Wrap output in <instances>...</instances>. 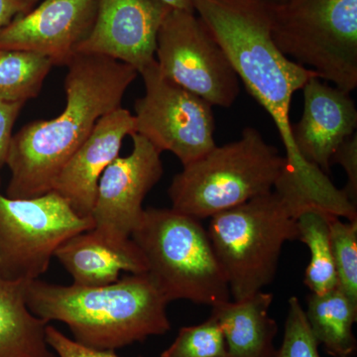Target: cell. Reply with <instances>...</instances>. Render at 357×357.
<instances>
[{
    "mask_svg": "<svg viewBox=\"0 0 357 357\" xmlns=\"http://www.w3.org/2000/svg\"><path fill=\"white\" fill-rule=\"evenodd\" d=\"M194 10L222 46L248 93L274 121L285 147L289 177L312 201L332 203L338 190L328 175L297 153L290 121L293 96L318 76L284 55L274 43L270 1L194 0Z\"/></svg>",
    "mask_w": 357,
    "mask_h": 357,
    "instance_id": "6da1fadb",
    "label": "cell"
},
{
    "mask_svg": "<svg viewBox=\"0 0 357 357\" xmlns=\"http://www.w3.org/2000/svg\"><path fill=\"white\" fill-rule=\"evenodd\" d=\"M67 68L64 110L13 134L6 162L11 173L8 198H37L51 192L61 169L98 121L121 107L124 93L138 75L131 66L93 54H75Z\"/></svg>",
    "mask_w": 357,
    "mask_h": 357,
    "instance_id": "7a4b0ae2",
    "label": "cell"
},
{
    "mask_svg": "<svg viewBox=\"0 0 357 357\" xmlns=\"http://www.w3.org/2000/svg\"><path fill=\"white\" fill-rule=\"evenodd\" d=\"M25 299L35 316L66 324L77 342L91 349L116 351L171 330L169 303L147 273L100 287L36 279L28 282Z\"/></svg>",
    "mask_w": 357,
    "mask_h": 357,
    "instance_id": "3957f363",
    "label": "cell"
},
{
    "mask_svg": "<svg viewBox=\"0 0 357 357\" xmlns=\"http://www.w3.org/2000/svg\"><path fill=\"white\" fill-rule=\"evenodd\" d=\"M312 206L294 190L276 185L211 218L206 231L234 301L273 282L284 244L298 241V218Z\"/></svg>",
    "mask_w": 357,
    "mask_h": 357,
    "instance_id": "277c9868",
    "label": "cell"
},
{
    "mask_svg": "<svg viewBox=\"0 0 357 357\" xmlns=\"http://www.w3.org/2000/svg\"><path fill=\"white\" fill-rule=\"evenodd\" d=\"M131 239L167 302L188 300L213 307L230 301L227 276L198 218L172 208H146Z\"/></svg>",
    "mask_w": 357,
    "mask_h": 357,
    "instance_id": "5b68a950",
    "label": "cell"
},
{
    "mask_svg": "<svg viewBox=\"0 0 357 357\" xmlns=\"http://www.w3.org/2000/svg\"><path fill=\"white\" fill-rule=\"evenodd\" d=\"M287 168L257 129L184 166L168 189L172 208L202 220L271 192Z\"/></svg>",
    "mask_w": 357,
    "mask_h": 357,
    "instance_id": "8992f818",
    "label": "cell"
},
{
    "mask_svg": "<svg viewBox=\"0 0 357 357\" xmlns=\"http://www.w3.org/2000/svg\"><path fill=\"white\" fill-rule=\"evenodd\" d=\"M274 43L321 79L357 88V0L270 2Z\"/></svg>",
    "mask_w": 357,
    "mask_h": 357,
    "instance_id": "52a82bcc",
    "label": "cell"
},
{
    "mask_svg": "<svg viewBox=\"0 0 357 357\" xmlns=\"http://www.w3.org/2000/svg\"><path fill=\"white\" fill-rule=\"evenodd\" d=\"M93 227V218L79 217L57 192L13 199L0 192V274L9 280H36L61 244Z\"/></svg>",
    "mask_w": 357,
    "mask_h": 357,
    "instance_id": "ba28073f",
    "label": "cell"
},
{
    "mask_svg": "<svg viewBox=\"0 0 357 357\" xmlns=\"http://www.w3.org/2000/svg\"><path fill=\"white\" fill-rule=\"evenodd\" d=\"M155 60L162 76L211 107H230L236 102L238 77L196 13L169 11L160 27Z\"/></svg>",
    "mask_w": 357,
    "mask_h": 357,
    "instance_id": "9c48e42d",
    "label": "cell"
},
{
    "mask_svg": "<svg viewBox=\"0 0 357 357\" xmlns=\"http://www.w3.org/2000/svg\"><path fill=\"white\" fill-rule=\"evenodd\" d=\"M139 74L145 93L134 105V133L146 138L161 153L175 155L183 167L217 146L210 103L162 76L156 60Z\"/></svg>",
    "mask_w": 357,
    "mask_h": 357,
    "instance_id": "30bf717a",
    "label": "cell"
},
{
    "mask_svg": "<svg viewBox=\"0 0 357 357\" xmlns=\"http://www.w3.org/2000/svg\"><path fill=\"white\" fill-rule=\"evenodd\" d=\"M133 149L117 157L98 182L91 211L93 234L112 248L132 243V232L142 218L143 201L164 174L161 152L143 136L131 134Z\"/></svg>",
    "mask_w": 357,
    "mask_h": 357,
    "instance_id": "8fae6325",
    "label": "cell"
},
{
    "mask_svg": "<svg viewBox=\"0 0 357 357\" xmlns=\"http://www.w3.org/2000/svg\"><path fill=\"white\" fill-rule=\"evenodd\" d=\"M171 9L159 0H98L93 27L76 53L112 58L139 74L155 61L160 27Z\"/></svg>",
    "mask_w": 357,
    "mask_h": 357,
    "instance_id": "7c38bea8",
    "label": "cell"
},
{
    "mask_svg": "<svg viewBox=\"0 0 357 357\" xmlns=\"http://www.w3.org/2000/svg\"><path fill=\"white\" fill-rule=\"evenodd\" d=\"M98 0H44L0 30V49L27 51L67 66L95 21Z\"/></svg>",
    "mask_w": 357,
    "mask_h": 357,
    "instance_id": "4fadbf2b",
    "label": "cell"
},
{
    "mask_svg": "<svg viewBox=\"0 0 357 357\" xmlns=\"http://www.w3.org/2000/svg\"><path fill=\"white\" fill-rule=\"evenodd\" d=\"M304 109L292 124L297 153L310 165L328 175L333 154L356 133L357 109L351 93L312 77L302 89Z\"/></svg>",
    "mask_w": 357,
    "mask_h": 357,
    "instance_id": "5bb4252c",
    "label": "cell"
},
{
    "mask_svg": "<svg viewBox=\"0 0 357 357\" xmlns=\"http://www.w3.org/2000/svg\"><path fill=\"white\" fill-rule=\"evenodd\" d=\"M134 133V116L119 109L102 116L93 132L63 166L52 191L62 197L79 217L91 218L98 182L119 157L124 138Z\"/></svg>",
    "mask_w": 357,
    "mask_h": 357,
    "instance_id": "9a60e30c",
    "label": "cell"
},
{
    "mask_svg": "<svg viewBox=\"0 0 357 357\" xmlns=\"http://www.w3.org/2000/svg\"><path fill=\"white\" fill-rule=\"evenodd\" d=\"M54 257L69 272L73 284L100 287L119 280L121 272L147 273V263L138 246L115 248L102 243L91 232H81L64 241Z\"/></svg>",
    "mask_w": 357,
    "mask_h": 357,
    "instance_id": "2e32d148",
    "label": "cell"
},
{
    "mask_svg": "<svg viewBox=\"0 0 357 357\" xmlns=\"http://www.w3.org/2000/svg\"><path fill=\"white\" fill-rule=\"evenodd\" d=\"M273 298V294L260 291L211 307V316L222 328L227 357L275 356L278 325L269 314Z\"/></svg>",
    "mask_w": 357,
    "mask_h": 357,
    "instance_id": "e0dca14e",
    "label": "cell"
},
{
    "mask_svg": "<svg viewBox=\"0 0 357 357\" xmlns=\"http://www.w3.org/2000/svg\"><path fill=\"white\" fill-rule=\"evenodd\" d=\"M27 284L0 274V357H58L47 342L49 323L26 304Z\"/></svg>",
    "mask_w": 357,
    "mask_h": 357,
    "instance_id": "ac0fdd59",
    "label": "cell"
},
{
    "mask_svg": "<svg viewBox=\"0 0 357 357\" xmlns=\"http://www.w3.org/2000/svg\"><path fill=\"white\" fill-rule=\"evenodd\" d=\"M310 330L319 345L333 357H354L357 340L354 325L357 319V305L337 287L324 294L307 297L305 310Z\"/></svg>",
    "mask_w": 357,
    "mask_h": 357,
    "instance_id": "d6986e66",
    "label": "cell"
},
{
    "mask_svg": "<svg viewBox=\"0 0 357 357\" xmlns=\"http://www.w3.org/2000/svg\"><path fill=\"white\" fill-rule=\"evenodd\" d=\"M332 215L312 206L298 218V241L306 244L311 255L304 282L312 294H324L337 287L328 223Z\"/></svg>",
    "mask_w": 357,
    "mask_h": 357,
    "instance_id": "ffe728a7",
    "label": "cell"
},
{
    "mask_svg": "<svg viewBox=\"0 0 357 357\" xmlns=\"http://www.w3.org/2000/svg\"><path fill=\"white\" fill-rule=\"evenodd\" d=\"M53 66L40 54L0 49V102L26 103L36 98Z\"/></svg>",
    "mask_w": 357,
    "mask_h": 357,
    "instance_id": "44dd1931",
    "label": "cell"
},
{
    "mask_svg": "<svg viewBox=\"0 0 357 357\" xmlns=\"http://www.w3.org/2000/svg\"><path fill=\"white\" fill-rule=\"evenodd\" d=\"M328 223L337 288L357 305V220L332 215Z\"/></svg>",
    "mask_w": 357,
    "mask_h": 357,
    "instance_id": "7402d4cb",
    "label": "cell"
},
{
    "mask_svg": "<svg viewBox=\"0 0 357 357\" xmlns=\"http://www.w3.org/2000/svg\"><path fill=\"white\" fill-rule=\"evenodd\" d=\"M159 357H227L222 328L211 314L203 324L184 326Z\"/></svg>",
    "mask_w": 357,
    "mask_h": 357,
    "instance_id": "603a6c76",
    "label": "cell"
},
{
    "mask_svg": "<svg viewBox=\"0 0 357 357\" xmlns=\"http://www.w3.org/2000/svg\"><path fill=\"white\" fill-rule=\"evenodd\" d=\"M274 357H321L319 344L310 330L304 307L298 298L288 301L283 342Z\"/></svg>",
    "mask_w": 357,
    "mask_h": 357,
    "instance_id": "cb8c5ba5",
    "label": "cell"
},
{
    "mask_svg": "<svg viewBox=\"0 0 357 357\" xmlns=\"http://www.w3.org/2000/svg\"><path fill=\"white\" fill-rule=\"evenodd\" d=\"M46 340L58 357H121L115 351H102L79 344L50 325L47 326Z\"/></svg>",
    "mask_w": 357,
    "mask_h": 357,
    "instance_id": "d4e9b609",
    "label": "cell"
},
{
    "mask_svg": "<svg viewBox=\"0 0 357 357\" xmlns=\"http://www.w3.org/2000/svg\"><path fill=\"white\" fill-rule=\"evenodd\" d=\"M337 163L344 168L347 176L344 196L352 206H357V134L354 133L344 141L333 154L332 164Z\"/></svg>",
    "mask_w": 357,
    "mask_h": 357,
    "instance_id": "484cf974",
    "label": "cell"
},
{
    "mask_svg": "<svg viewBox=\"0 0 357 357\" xmlns=\"http://www.w3.org/2000/svg\"><path fill=\"white\" fill-rule=\"evenodd\" d=\"M24 105L23 102H0V168L6 165L14 124Z\"/></svg>",
    "mask_w": 357,
    "mask_h": 357,
    "instance_id": "4316f807",
    "label": "cell"
},
{
    "mask_svg": "<svg viewBox=\"0 0 357 357\" xmlns=\"http://www.w3.org/2000/svg\"><path fill=\"white\" fill-rule=\"evenodd\" d=\"M29 10H31V7L26 3L25 0H0V30L15 16Z\"/></svg>",
    "mask_w": 357,
    "mask_h": 357,
    "instance_id": "83f0119b",
    "label": "cell"
},
{
    "mask_svg": "<svg viewBox=\"0 0 357 357\" xmlns=\"http://www.w3.org/2000/svg\"><path fill=\"white\" fill-rule=\"evenodd\" d=\"M162 3L170 7L172 9H178V10L191 11L194 10V0H159Z\"/></svg>",
    "mask_w": 357,
    "mask_h": 357,
    "instance_id": "f1b7e54d",
    "label": "cell"
},
{
    "mask_svg": "<svg viewBox=\"0 0 357 357\" xmlns=\"http://www.w3.org/2000/svg\"><path fill=\"white\" fill-rule=\"evenodd\" d=\"M25 1L26 3L28 4V6L32 7L33 6H34L35 3H36L37 1H38V0H25Z\"/></svg>",
    "mask_w": 357,
    "mask_h": 357,
    "instance_id": "f546056e",
    "label": "cell"
},
{
    "mask_svg": "<svg viewBox=\"0 0 357 357\" xmlns=\"http://www.w3.org/2000/svg\"><path fill=\"white\" fill-rule=\"evenodd\" d=\"M267 1H270V2H280V1H283V0H267Z\"/></svg>",
    "mask_w": 357,
    "mask_h": 357,
    "instance_id": "4dcf8cb0",
    "label": "cell"
}]
</instances>
